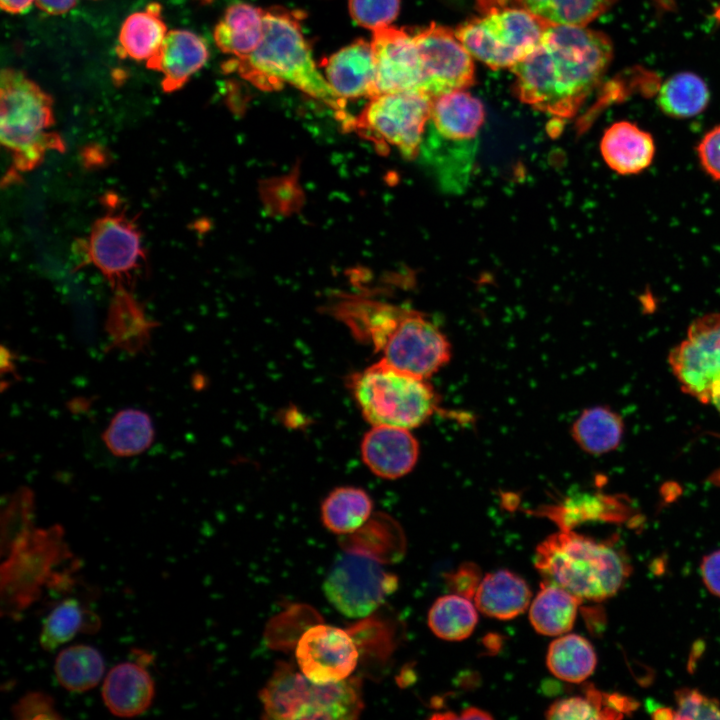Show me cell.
Segmentation results:
<instances>
[{"mask_svg":"<svg viewBox=\"0 0 720 720\" xmlns=\"http://www.w3.org/2000/svg\"><path fill=\"white\" fill-rule=\"evenodd\" d=\"M433 99L418 89L378 94L353 117L345 131L371 141L379 152L392 146L412 160L420 151L430 122Z\"/></svg>","mask_w":720,"mask_h":720,"instance_id":"cell-9","label":"cell"},{"mask_svg":"<svg viewBox=\"0 0 720 720\" xmlns=\"http://www.w3.org/2000/svg\"><path fill=\"white\" fill-rule=\"evenodd\" d=\"M400 10V0H349L352 19L372 31L390 26Z\"/></svg>","mask_w":720,"mask_h":720,"instance_id":"cell-39","label":"cell"},{"mask_svg":"<svg viewBox=\"0 0 720 720\" xmlns=\"http://www.w3.org/2000/svg\"><path fill=\"white\" fill-rule=\"evenodd\" d=\"M0 568L1 615L17 620L34 604L45 587L66 584L69 575L59 572L73 558L62 526L32 528L4 556Z\"/></svg>","mask_w":720,"mask_h":720,"instance_id":"cell-6","label":"cell"},{"mask_svg":"<svg viewBox=\"0 0 720 720\" xmlns=\"http://www.w3.org/2000/svg\"><path fill=\"white\" fill-rule=\"evenodd\" d=\"M362 416L373 425L413 429L438 408L426 379L398 370L382 360L353 373L348 381Z\"/></svg>","mask_w":720,"mask_h":720,"instance_id":"cell-7","label":"cell"},{"mask_svg":"<svg viewBox=\"0 0 720 720\" xmlns=\"http://www.w3.org/2000/svg\"><path fill=\"white\" fill-rule=\"evenodd\" d=\"M550 25L520 6L493 7L454 32L473 58L499 69L511 68L529 55Z\"/></svg>","mask_w":720,"mask_h":720,"instance_id":"cell-10","label":"cell"},{"mask_svg":"<svg viewBox=\"0 0 720 720\" xmlns=\"http://www.w3.org/2000/svg\"><path fill=\"white\" fill-rule=\"evenodd\" d=\"M527 583L509 570H498L484 576L473 596L476 608L484 615L510 620L522 614L531 603Z\"/></svg>","mask_w":720,"mask_h":720,"instance_id":"cell-23","label":"cell"},{"mask_svg":"<svg viewBox=\"0 0 720 720\" xmlns=\"http://www.w3.org/2000/svg\"><path fill=\"white\" fill-rule=\"evenodd\" d=\"M696 150L702 168L712 179L720 182V125L704 134Z\"/></svg>","mask_w":720,"mask_h":720,"instance_id":"cell-42","label":"cell"},{"mask_svg":"<svg viewBox=\"0 0 720 720\" xmlns=\"http://www.w3.org/2000/svg\"><path fill=\"white\" fill-rule=\"evenodd\" d=\"M323 310L379 353L380 360L403 372L427 379L450 359L445 335L410 307L359 292H336Z\"/></svg>","mask_w":720,"mask_h":720,"instance_id":"cell-2","label":"cell"},{"mask_svg":"<svg viewBox=\"0 0 720 720\" xmlns=\"http://www.w3.org/2000/svg\"><path fill=\"white\" fill-rule=\"evenodd\" d=\"M33 1L35 0H0V6L8 13L19 14L27 11Z\"/></svg>","mask_w":720,"mask_h":720,"instance_id":"cell-46","label":"cell"},{"mask_svg":"<svg viewBox=\"0 0 720 720\" xmlns=\"http://www.w3.org/2000/svg\"><path fill=\"white\" fill-rule=\"evenodd\" d=\"M367 468L383 479H397L408 474L419 456V445L410 429L373 425L360 446Z\"/></svg>","mask_w":720,"mask_h":720,"instance_id":"cell-17","label":"cell"},{"mask_svg":"<svg viewBox=\"0 0 720 720\" xmlns=\"http://www.w3.org/2000/svg\"><path fill=\"white\" fill-rule=\"evenodd\" d=\"M701 574L707 589L720 598V550L703 558Z\"/></svg>","mask_w":720,"mask_h":720,"instance_id":"cell-44","label":"cell"},{"mask_svg":"<svg viewBox=\"0 0 720 720\" xmlns=\"http://www.w3.org/2000/svg\"><path fill=\"white\" fill-rule=\"evenodd\" d=\"M52 98L23 72L6 68L0 78V139L10 158L3 178L9 185L40 165L47 152L64 151V142L52 130Z\"/></svg>","mask_w":720,"mask_h":720,"instance_id":"cell-4","label":"cell"},{"mask_svg":"<svg viewBox=\"0 0 720 720\" xmlns=\"http://www.w3.org/2000/svg\"><path fill=\"white\" fill-rule=\"evenodd\" d=\"M676 708L670 710V719H720V704L696 689L676 692Z\"/></svg>","mask_w":720,"mask_h":720,"instance_id":"cell-40","label":"cell"},{"mask_svg":"<svg viewBox=\"0 0 720 720\" xmlns=\"http://www.w3.org/2000/svg\"><path fill=\"white\" fill-rule=\"evenodd\" d=\"M632 699L618 694H605L595 688L585 696H571L554 702L546 711L549 719H615L632 711Z\"/></svg>","mask_w":720,"mask_h":720,"instance_id":"cell-33","label":"cell"},{"mask_svg":"<svg viewBox=\"0 0 720 720\" xmlns=\"http://www.w3.org/2000/svg\"><path fill=\"white\" fill-rule=\"evenodd\" d=\"M34 495L31 489L22 487L9 495L1 512V555L9 550L32 528Z\"/></svg>","mask_w":720,"mask_h":720,"instance_id":"cell-38","label":"cell"},{"mask_svg":"<svg viewBox=\"0 0 720 720\" xmlns=\"http://www.w3.org/2000/svg\"><path fill=\"white\" fill-rule=\"evenodd\" d=\"M265 717L277 720L357 719L364 708L360 681L319 684L280 665L259 694Z\"/></svg>","mask_w":720,"mask_h":720,"instance_id":"cell-8","label":"cell"},{"mask_svg":"<svg viewBox=\"0 0 720 720\" xmlns=\"http://www.w3.org/2000/svg\"><path fill=\"white\" fill-rule=\"evenodd\" d=\"M264 14L265 9L248 3L229 6L214 29L218 48L235 58L252 54L264 36Z\"/></svg>","mask_w":720,"mask_h":720,"instance_id":"cell-24","label":"cell"},{"mask_svg":"<svg viewBox=\"0 0 720 720\" xmlns=\"http://www.w3.org/2000/svg\"><path fill=\"white\" fill-rule=\"evenodd\" d=\"M612 58L613 44L605 33L552 24L534 50L511 67L513 92L535 110L573 117L599 85Z\"/></svg>","mask_w":720,"mask_h":720,"instance_id":"cell-1","label":"cell"},{"mask_svg":"<svg viewBox=\"0 0 720 720\" xmlns=\"http://www.w3.org/2000/svg\"><path fill=\"white\" fill-rule=\"evenodd\" d=\"M581 601L566 589L544 581L530 603V623L542 635H563L572 629Z\"/></svg>","mask_w":720,"mask_h":720,"instance_id":"cell-25","label":"cell"},{"mask_svg":"<svg viewBox=\"0 0 720 720\" xmlns=\"http://www.w3.org/2000/svg\"><path fill=\"white\" fill-rule=\"evenodd\" d=\"M481 581L477 567L473 565L464 566L452 576V586L456 594L467 598L474 596Z\"/></svg>","mask_w":720,"mask_h":720,"instance_id":"cell-43","label":"cell"},{"mask_svg":"<svg viewBox=\"0 0 720 720\" xmlns=\"http://www.w3.org/2000/svg\"><path fill=\"white\" fill-rule=\"evenodd\" d=\"M106 202L107 211L95 220L84 242V256L115 290L127 289L145 263L142 236L115 199Z\"/></svg>","mask_w":720,"mask_h":720,"instance_id":"cell-11","label":"cell"},{"mask_svg":"<svg viewBox=\"0 0 720 720\" xmlns=\"http://www.w3.org/2000/svg\"><path fill=\"white\" fill-rule=\"evenodd\" d=\"M115 291L107 320L112 346L130 353L142 351L149 339L152 323L128 289Z\"/></svg>","mask_w":720,"mask_h":720,"instance_id":"cell-27","label":"cell"},{"mask_svg":"<svg viewBox=\"0 0 720 720\" xmlns=\"http://www.w3.org/2000/svg\"><path fill=\"white\" fill-rule=\"evenodd\" d=\"M535 566L545 582L581 600L602 601L615 595L626 577V561L611 546L572 531L548 536L535 552Z\"/></svg>","mask_w":720,"mask_h":720,"instance_id":"cell-5","label":"cell"},{"mask_svg":"<svg viewBox=\"0 0 720 720\" xmlns=\"http://www.w3.org/2000/svg\"><path fill=\"white\" fill-rule=\"evenodd\" d=\"M423 68V91L431 96L465 90L475 80L473 57L451 29L431 24L413 33Z\"/></svg>","mask_w":720,"mask_h":720,"instance_id":"cell-14","label":"cell"},{"mask_svg":"<svg viewBox=\"0 0 720 720\" xmlns=\"http://www.w3.org/2000/svg\"><path fill=\"white\" fill-rule=\"evenodd\" d=\"M167 33L161 6L150 3L145 10L132 13L123 22L118 38V54L147 61L156 54Z\"/></svg>","mask_w":720,"mask_h":720,"instance_id":"cell-26","label":"cell"},{"mask_svg":"<svg viewBox=\"0 0 720 720\" xmlns=\"http://www.w3.org/2000/svg\"><path fill=\"white\" fill-rule=\"evenodd\" d=\"M600 152L610 169L620 175H634L651 165L655 142L649 132L635 123L618 121L604 131Z\"/></svg>","mask_w":720,"mask_h":720,"instance_id":"cell-21","label":"cell"},{"mask_svg":"<svg viewBox=\"0 0 720 720\" xmlns=\"http://www.w3.org/2000/svg\"><path fill=\"white\" fill-rule=\"evenodd\" d=\"M397 578L371 555L348 551L340 554L322 585L332 606L348 618L373 613L397 588Z\"/></svg>","mask_w":720,"mask_h":720,"instance_id":"cell-12","label":"cell"},{"mask_svg":"<svg viewBox=\"0 0 720 720\" xmlns=\"http://www.w3.org/2000/svg\"><path fill=\"white\" fill-rule=\"evenodd\" d=\"M623 430V421L617 413L598 406L581 413L572 426V435L584 451L598 455L616 449Z\"/></svg>","mask_w":720,"mask_h":720,"instance_id":"cell-35","label":"cell"},{"mask_svg":"<svg viewBox=\"0 0 720 720\" xmlns=\"http://www.w3.org/2000/svg\"><path fill=\"white\" fill-rule=\"evenodd\" d=\"M208 56L207 45L200 36L188 30H170L146 65L162 72V89L173 92L204 66Z\"/></svg>","mask_w":720,"mask_h":720,"instance_id":"cell-19","label":"cell"},{"mask_svg":"<svg viewBox=\"0 0 720 720\" xmlns=\"http://www.w3.org/2000/svg\"><path fill=\"white\" fill-rule=\"evenodd\" d=\"M371 46L378 94L423 90V68L414 34L387 26L373 31Z\"/></svg>","mask_w":720,"mask_h":720,"instance_id":"cell-16","label":"cell"},{"mask_svg":"<svg viewBox=\"0 0 720 720\" xmlns=\"http://www.w3.org/2000/svg\"><path fill=\"white\" fill-rule=\"evenodd\" d=\"M102 438L113 455L131 457L150 447L154 439V427L146 412L123 409L112 418Z\"/></svg>","mask_w":720,"mask_h":720,"instance_id":"cell-34","label":"cell"},{"mask_svg":"<svg viewBox=\"0 0 720 720\" xmlns=\"http://www.w3.org/2000/svg\"><path fill=\"white\" fill-rule=\"evenodd\" d=\"M485 118L481 101L465 90H454L434 97L430 122L445 141L468 142L474 139Z\"/></svg>","mask_w":720,"mask_h":720,"instance_id":"cell-22","label":"cell"},{"mask_svg":"<svg viewBox=\"0 0 720 720\" xmlns=\"http://www.w3.org/2000/svg\"><path fill=\"white\" fill-rule=\"evenodd\" d=\"M295 656L302 674L313 682L328 684L350 678L359 654L355 642L345 630L319 624L301 635Z\"/></svg>","mask_w":720,"mask_h":720,"instance_id":"cell-15","label":"cell"},{"mask_svg":"<svg viewBox=\"0 0 720 720\" xmlns=\"http://www.w3.org/2000/svg\"><path fill=\"white\" fill-rule=\"evenodd\" d=\"M668 361L681 389L709 403L711 388L720 378V313L694 320L686 339L672 349Z\"/></svg>","mask_w":720,"mask_h":720,"instance_id":"cell-13","label":"cell"},{"mask_svg":"<svg viewBox=\"0 0 720 720\" xmlns=\"http://www.w3.org/2000/svg\"><path fill=\"white\" fill-rule=\"evenodd\" d=\"M300 19L297 12L284 8L265 10L264 36L259 47L247 57L227 61L224 70L238 72L266 91L290 84L332 109L346 130L353 116L346 109V101L333 91L318 70Z\"/></svg>","mask_w":720,"mask_h":720,"instance_id":"cell-3","label":"cell"},{"mask_svg":"<svg viewBox=\"0 0 720 720\" xmlns=\"http://www.w3.org/2000/svg\"><path fill=\"white\" fill-rule=\"evenodd\" d=\"M323 67L327 82L343 100L378 95L370 41L355 40L325 59Z\"/></svg>","mask_w":720,"mask_h":720,"instance_id":"cell-18","label":"cell"},{"mask_svg":"<svg viewBox=\"0 0 720 720\" xmlns=\"http://www.w3.org/2000/svg\"><path fill=\"white\" fill-rule=\"evenodd\" d=\"M710 403L720 412V378L714 382L711 388Z\"/></svg>","mask_w":720,"mask_h":720,"instance_id":"cell-48","label":"cell"},{"mask_svg":"<svg viewBox=\"0 0 720 720\" xmlns=\"http://www.w3.org/2000/svg\"><path fill=\"white\" fill-rule=\"evenodd\" d=\"M37 7L51 15H59L69 11L76 0H35Z\"/></svg>","mask_w":720,"mask_h":720,"instance_id":"cell-45","label":"cell"},{"mask_svg":"<svg viewBox=\"0 0 720 720\" xmlns=\"http://www.w3.org/2000/svg\"><path fill=\"white\" fill-rule=\"evenodd\" d=\"M101 627L96 613L75 598L58 603L45 618L39 642L46 651H53L78 633L94 634Z\"/></svg>","mask_w":720,"mask_h":720,"instance_id":"cell-28","label":"cell"},{"mask_svg":"<svg viewBox=\"0 0 720 720\" xmlns=\"http://www.w3.org/2000/svg\"><path fill=\"white\" fill-rule=\"evenodd\" d=\"M475 604L459 594H449L438 598L428 613V625L439 638L448 641H460L474 631L478 615Z\"/></svg>","mask_w":720,"mask_h":720,"instance_id":"cell-36","label":"cell"},{"mask_svg":"<svg viewBox=\"0 0 720 720\" xmlns=\"http://www.w3.org/2000/svg\"><path fill=\"white\" fill-rule=\"evenodd\" d=\"M372 509V499L365 490L353 486L338 487L323 500L321 520L335 534L353 533L367 522Z\"/></svg>","mask_w":720,"mask_h":720,"instance_id":"cell-29","label":"cell"},{"mask_svg":"<svg viewBox=\"0 0 720 720\" xmlns=\"http://www.w3.org/2000/svg\"><path fill=\"white\" fill-rule=\"evenodd\" d=\"M461 718H464V719H473V718H478V719L484 718V719H487V718H491V716H490L488 713H486V712H484V711H482V710H480V709L471 707V708H468V709H466V710L463 711V713H462V715H461Z\"/></svg>","mask_w":720,"mask_h":720,"instance_id":"cell-47","label":"cell"},{"mask_svg":"<svg viewBox=\"0 0 720 720\" xmlns=\"http://www.w3.org/2000/svg\"><path fill=\"white\" fill-rule=\"evenodd\" d=\"M709 99L708 86L700 76L692 72H680L661 85L656 102L665 115L686 119L703 112Z\"/></svg>","mask_w":720,"mask_h":720,"instance_id":"cell-30","label":"cell"},{"mask_svg":"<svg viewBox=\"0 0 720 720\" xmlns=\"http://www.w3.org/2000/svg\"><path fill=\"white\" fill-rule=\"evenodd\" d=\"M12 715L18 720H56L62 716L56 709L54 699L41 691H31L23 695L11 708Z\"/></svg>","mask_w":720,"mask_h":720,"instance_id":"cell-41","label":"cell"},{"mask_svg":"<svg viewBox=\"0 0 720 720\" xmlns=\"http://www.w3.org/2000/svg\"><path fill=\"white\" fill-rule=\"evenodd\" d=\"M155 696V683L143 663L126 661L115 665L102 685L108 710L118 717H135L146 712Z\"/></svg>","mask_w":720,"mask_h":720,"instance_id":"cell-20","label":"cell"},{"mask_svg":"<svg viewBox=\"0 0 720 720\" xmlns=\"http://www.w3.org/2000/svg\"><path fill=\"white\" fill-rule=\"evenodd\" d=\"M54 671L58 683L71 692H85L101 681L105 665L101 653L94 647L76 644L57 655Z\"/></svg>","mask_w":720,"mask_h":720,"instance_id":"cell-32","label":"cell"},{"mask_svg":"<svg viewBox=\"0 0 720 720\" xmlns=\"http://www.w3.org/2000/svg\"><path fill=\"white\" fill-rule=\"evenodd\" d=\"M596 653L591 643L577 634H565L552 641L548 647L546 664L558 679L580 683L594 671Z\"/></svg>","mask_w":720,"mask_h":720,"instance_id":"cell-31","label":"cell"},{"mask_svg":"<svg viewBox=\"0 0 720 720\" xmlns=\"http://www.w3.org/2000/svg\"><path fill=\"white\" fill-rule=\"evenodd\" d=\"M549 24L587 26L616 0H514Z\"/></svg>","mask_w":720,"mask_h":720,"instance_id":"cell-37","label":"cell"}]
</instances>
